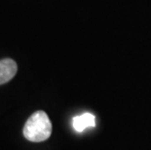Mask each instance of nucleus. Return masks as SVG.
<instances>
[{
	"label": "nucleus",
	"instance_id": "f257e3e1",
	"mask_svg": "<svg viewBox=\"0 0 151 150\" xmlns=\"http://www.w3.org/2000/svg\"><path fill=\"white\" fill-rule=\"evenodd\" d=\"M24 136L32 142L45 141L52 133V123L47 113L38 110L31 115L24 127Z\"/></svg>",
	"mask_w": 151,
	"mask_h": 150
},
{
	"label": "nucleus",
	"instance_id": "f03ea898",
	"mask_svg": "<svg viewBox=\"0 0 151 150\" xmlns=\"http://www.w3.org/2000/svg\"><path fill=\"white\" fill-rule=\"evenodd\" d=\"M18 70L17 63L12 59L0 60V85L12 80Z\"/></svg>",
	"mask_w": 151,
	"mask_h": 150
},
{
	"label": "nucleus",
	"instance_id": "7ed1b4c3",
	"mask_svg": "<svg viewBox=\"0 0 151 150\" xmlns=\"http://www.w3.org/2000/svg\"><path fill=\"white\" fill-rule=\"evenodd\" d=\"M72 126L76 132L81 133L86 128L88 127H95L96 126V120L95 116L92 113H83L82 115L75 116L72 119Z\"/></svg>",
	"mask_w": 151,
	"mask_h": 150
}]
</instances>
